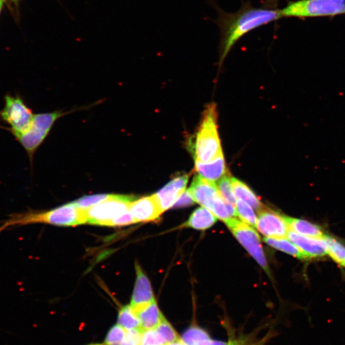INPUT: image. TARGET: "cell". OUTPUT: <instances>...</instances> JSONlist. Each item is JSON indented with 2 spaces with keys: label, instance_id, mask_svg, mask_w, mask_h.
<instances>
[{
  "label": "cell",
  "instance_id": "cell-15",
  "mask_svg": "<svg viewBox=\"0 0 345 345\" xmlns=\"http://www.w3.org/2000/svg\"><path fill=\"white\" fill-rule=\"evenodd\" d=\"M195 170L205 180L213 182L219 180L227 172L224 155L222 153L216 159L207 163L195 160Z\"/></svg>",
  "mask_w": 345,
  "mask_h": 345
},
{
  "label": "cell",
  "instance_id": "cell-25",
  "mask_svg": "<svg viewBox=\"0 0 345 345\" xmlns=\"http://www.w3.org/2000/svg\"><path fill=\"white\" fill-rule=\"evenodd\" d=\"M235 208L237 216L239 217L242 222L251 227H256L257 218L250 205L240 199H237Z\"/></svg>",
  "mask_w": 345,
  "mask_h": 345
},
{
  "label": "cell",
  "instance_id": "cell-12",
  "mask_svg": "<svg viewBox=\"0 0 345 345\" xmlns=\"http://www.w3.org/2000/svg\"><path fill=\"white\" fill-rule=\"evenodd\" d=\"M136 279L131 305L136 313L146 307L150 303L155 301L151 284L147 275L143 271L138 263H136Z\"/></svg>",
  "mask_w": 345,
  "mask_h": 345
},
{
  "label": "cell",
  "instance_id": "cell-31",
  "mask_svg": "<svg viewBox=\"0 0 345 345\" xmlns=\"http://www.w3.org/2000/svg\"><path fill=\"white\" fill-rule=\"evenodd\" d=\"M194 203H195V201H194L193 196H192L190 192L188 190L181 194L180 198L174 205L173 208H182V207L193 206Z\"/></svg>",
  "mask_w": 345,
  "mask_h": 345
},
{
  "label": "cell",
  "instance_id": "cell-13",
  "mask_svg": "<svg viewBox=\"0 0 345 345\" xmlns=\"http://www.w3.org/2000/svg\"><path fill=\"white\" fill-rule=\"evenodd\" d=\"M188 181V175H178L155 194L163 212L173 207L178 199L186 191Z\"/></svg>",
  "mask_w": 345,
  "mask_h": 345
},
{
  "label": "cell",
  "instance_id": "cell-21",
  "mask_svg": "<svg viewBox=\"0 0 345 345\" xmlns=\"http://www.w3.org/2000/svg\"><path fill=\"white\" fill-rule=\"evenodd\" d=\"M265 242L276 250L281 251L288 255L294 256L300 259H307L306 256L300 251L299 248L291 240L285 237L264 238Z\"/></svg>",
  "mask_w": 345,
  "mask_h": 345
},
{
  "label": "cell",
  "instance_id": "cell-36",
  "mask_svg": "<svg viewBox=\"0 0 345 345\" xmlns=\"http://www.w3.org/2000/svg\"><path fill=\"white\" fill-rule=\"evenodd\" d=\"M90 345H102V344H90Z\"/></svg>",
  "mask_w": 345,
  "mask_h": 345
},
{
  "label": "cell",
  "instance_id": "cell-1",
  "mask_svg": "<svg viewBox=\"0 0 345 345\" xmlns=\"http://www.w3.org/2000/svg\"><path fill=\"white\" fill-rule=\"evenodd\" d=\"M281 18L279 10L267 7H255L250 2L243 4L234 13L218 10L217 24L220 31L219 63L222 64L233 46L243 36Z\"/></svg>",
  "mask_w": 345,
  "mask_h": 345
},
{
  "label": "cell",
  "instance_id": "cell-6",
  "mask_svg": "<svg viewBox=\"0 0 345 345\" xmlns=\"http://www.w3.org/2000/svg\"><path fill=\"white\" fill-rule=\"evenodd\" d=\"M282 17H316L345 14V0H299L279 10Z\"/></svg>",
  "mask_w": 345,
  "mask_h": 345
},
{
  "label": "cell",
  "instance_id": "cell-5",
  "mask_svg": "<svg viewBox=\"0 0 345 345\" xmlns=\"http://www.w3.org/2000/svg\"><path fill=\"white\" fill-rule=\"evenodd\" d=\"M4 106L0 110V121L8 127L0 126L15 137L25 133L32 125L34 115L19 94L7 93L4 97Z\"/></svg>",
  "mask_w": 345,
  "mask_h": 345
},
{
  "label": "cell",
  "instance_id": "cell-27",
  "mask_svg": "<svg viewBox=\"0 0 345 345\" xmlns=\"http://www.w3.org/2000/svg\"><path fill=\"white\" fill-rule=\"evenodd\" d=\"M111 194H93L83 197V198L77 199L73 203L78 207V208L84 210H87L98 204L101 203L106 199L110 198Z\"/></svg>",
  "mask_w": 345,
  "mask_h": 345
},
{
  "label": "cell",
  "instance_id": "cell-16",
  "mask_svg": "<svg viewBox=\"0 0 345 345\" xmlns=\"http://www.w3.org/2000/svg\"><path fill=\"white\" fill-rule=\"evenodd\" d=\"M140 329L142 331L150 330L157 328L166 318L157 305L156 301L150 303L136 313Z\"/></svg>",
  "mask_w": 345,
  "mask_h": 345
},
{
  "label": "cell",
  "instance_id": "cell-9",
  "mask_svg": "<svg viewBox=\"0 0 345 345\" xmlns=\"http://www.w3.org/2000/svg\"><path fill=\"white\" fill-rule=\"evenodd\" d=\"M226 224L238 242L269 274L268 263L262 248L260 238L256 231L251 226L236 218H232Z\"/></svg>",
  "mask_w": 345,
  "mask_h": 345
},
{
  "label": "cell",
  "instance_id": "cell-37",
  "mask_svg": "<svg viewBox=\"0 0 345 345\" xmlns=\"http://www.w3.org/2000/svg\"><path fill=\"white\" fill-rule=\"evenodd\" d=\"M13 1H17V0H13Z\"/></svg>",
  "mask_w": 345,
  "mask_h": 345
},
{
  "label": "cell",
  "instance_id": "cell-32",
  "mask_svg": "<svg viewBox=\"0 0 345 345\" xmlns=\"http://www.w3.org/2000/svg\"><path fill=\"white\" fill-rule=\"evenodd\" d=\"M267 338L258 341L250 342L242 339H232L228 342V345H264Z\"/></svg>",
  "mask_w": 345,
  "mask_h": 345
},
{
  "label": "cell",
  "instance_id": "cell-34",
  "mask_svg": "<svg viewBox=\"0 0 345 345\" xmlns=\"http://www.w3.org/2000/svg\"><path fill=\"white\" fill-rule=\"evenodd\" d=\"M277 0H267V4H269V6L271 7H273L275 4H277Z\"/></svg>",
  "mask_w": 345,
  "mask_h": 345
},
{
  "label": "cell",
  "instance_id": "cell-7",
  "mask_svg": "<svg viewBox=\"0 0 345 345\" xmlns=\"http://www.w3.org/2000/svg\"><path fill=\"white\" fill-rule=\"evenodd\" d=\"M65 113L60 112L37 114L34 115L32 125L25 133L14 137L27 152L31 165L34 154L48 136L54 123Z\"/></svg>",
  "mask_w": 345,
  "mask_h": 345
},
{
  "label": "cell",
  "instance_id": "cell-33",
  "mask_svg": "<svg viewBox=\"0 0 345 345\" xmlns=\"http://www.w3.org/2000/svg\"><path fill=\"white\" fill-rule=\"evenodd\" d=\"M165 345H186V344L184 343V341L182 340H181L180 337V339H176V340L175 341L170 342V343H168Z\"/></svg>",
  "mask_w": 345,
  "mask_h": 345
},
{
  "label": "cell",
  "instance_id": "cell-28",
  "mask_svg": "<svg viewBox=\"0 0 345 345\" xmlns=\"http://www.w3.org/2000/svg\"><path fill=\"white\" fill-rule=\"evenodd\" d=\"M126 331L118 324L113 326L106 336L105 344L120 345L125 338Z\"/></svg>",
  "mask_w": 345,
  "mask_h": 345
},
{
  "label": "cell",
  "instance_id": "cell-4",
  "mask_svg": "<svg viewBox=\"0 0 345 345\" xmlns=\"http://www.w3.org/2000/svg\"><path fill=\"white\" fill-rule=\"evenodd\" d=\"M189 191L194 201L209 209L218 219L225 223L237 216L235 207L223 200L217 186L213 181L205 180L200 176H196L194 178Z\"/></svg>",
  "mask_w": 345,
  "mask_h": 345
},
{
  "label": "cell",
  "instance_id": "cell-20",
  "mask_svg": "<svg viewBox=\"0 0 345 345\" xmlns=\"http://www.w3.org/2000/svg\"><path fill=\"white\" fill-rule=\"evenodd\" d=\"M231 181L236 198L246 202L258 212L264 209L258 197L246 184L233 177L231 178Z\"/></svg>",
  "mask_w": 345,
  "mask_h": 345
},
{
  "label": "cell",
  "instance_id": "cell-22",
  "mask_svg": "<svg viewBox=\"0 0 345 345\" xmlns=\"http://www.w3.org/2000/svg\"><path fill=\"white\" fill-rule=\"evenodd\" d=\"M323 238L328 248V255L339 266L345 267V246L332 236L326 235Z\"/></svg>",
  "mask_w": 345,
  "mask_h": 345
},
{
  "label": "cell",
  "instance_id": "cell-23",
  "mask_svg": "<svg viewBox=\"0 0 345 345\" xmlns=\"http://www.w3.org/2000/svg\"><path fill=\"white\" fill-rule=\"evenodd\" d=\"M117 322L126 331L140 329V323L137 314L131 305L124 306L119 311Z\"/></svg>",
  "mask_w": 345,
  "mask_h": 345
},
{
  "label": "cell",
  "instance_id": "cell-18",
  "mask_svg": "<svg viewBox=\"0 0 345 345\" xmlns=\"http://www.w3.org/2000/svg\"><path fill=\"white\" fill-rule=\"evenodd\" d=\"M290 230L306 237L322 238L326 235L322 228L307 220L286 216Z\"/></svg>",
  "mask_w": 345,
  "mask_h": 345
},
{
  "label": "cell",
  "instance_id": "cell-3",
  "mask_svg": "<svg viewBox=\"0 0 345 345\" xmlns=\"http://www.w3.org/2000/svg\"><path fill=\"white\" fill-rule=\"evenodd\" d=\"M194 159L207 163L216 159L222 154L217 129V113L216 105L207 106L193 145Z\"/></svg>",
  "mask_w": 345,
  "mask_h": 345
},
{
  "label": "cell",
  "instance_id": "cell-17",
  "mask_svg": "<svg viewBox=\"0 0 345 345\" xmlns=\"http://www.w3.org/2000/svg\"><path fill=\"white\" fill-rule=\"evenodd\" d=\"M217 222V217L205 207H199L189 217L188 221L181 227L191 228L194 230H206L211 228Z\"/></svg>",
  "mask_w": 345,
  "mask_h": 345
},
{
  "label": "cell",
  "instance_id": "cell-35",
  "mask_svg": "<svg viewBox=\"0 0 345 345\" xmlns=\"http://www.w3.org/2000/svg\"><path fill=\"white\" fill-rule=\"evenodd\" d=\"M5 0H0V14L2 11L3 7H4Z\"/></svg>",
  "mask_w": 345,
  "mask_h": 345
},
{
  "label": "cell",
  "instance_id": "cell-30",
  "mask_svg": "<svg viewBox=\"0 0 345 345\" xmlns=\"http://www.w3.org/2000/svg\"><path fill=\"white\" fill-rule=\"evenodd\" d=\"M134 218L130 212H127L126 213L121 215L115 218L109 223L108 227H120V226L130 225L134 224Z\"/></svg>",
  "mask_w": 345,
  "mask_h": 345
},
{
  "label": "cell",
  "instance_id": "cell-26",
  "mask_svg": "<svg viewBox=\"0 0 345 345\" xmlns=\"http://www.w3.org/2000/svg\"><path fill=\"white\" fill-rule=\"evenodd\" d=\"M169 343L157 328L142 331L141 345H165Z\"/></svg>",
  "mask_w": 345,
  "mask_h": 345
},
{
  "label": "cell",
  "instance_id": "cell-2",
  "mask_svg": "<svg viewBox=\"0 0 345 345\" xmlns=\"http://www.w3.org/2000/svg\"><path fill=\"white\" fill-rule=\"evenodd\" d=\"M43 224L72 227L86 224L84 209L74 203L65 205L47 211H28L10 214L0 225V233L12 227L33 224Z\"/></svg>",
  "mask_w": 345,
  "mask_h": 345
},
{
  "label": "cell",
  "instance_id": "cell-24",
  "mask_svg": "<svg viewBox=\"0 0 345 345\" xmlns=\"http://www.w3.org/2000/svg\"><path fill=\"white\" fill-rule=\"evenodd\" d=\"M230 176L226 175L217 181V188L220 196L226 203L235 207L237 198L233 193Z\"/></svg>",
  "mask_w": 345,
  "mask_h": 345
},
{
  "label": "cell",
  "instance_id": "cell-10",
  "mask_svg": "<svg viewBox=\"0 0 345 345\" xmlns=\"http://www.w3.org/2000/svg\"><path fill=\"white\" fill-rule=\"evenodd\" d=\"M256 228L261 234L272 238L286 237L290 230L286 216L266 209L258 212Z\"/></svg>",
  "mask_w": 345,
  "mask_h": 345
},
{
  "label": "cell",
  "instance_id": "cell-14",
  "mask_svg": "<svg viewBox=\"0 0 345 345\" xmlns=\"http://www.w3.org/2000/svg\"><path fill=\"white\" fill-rule=\"evenodd\" d=\"M287 238L291 240L308 259L320 258L328 255V248L324 238L306 237L289 230Z\"/></svg>",
  "mask_w": 345,
  "mask_h": 345
},
{
  "label": "cell",
  "instance_id": "cell-29",
  "mask_svg": "<svg viewBox=\"0 0 345 345\" xmlns=\"http://www.w3.org/2000/svg\"><path fill=\"white\" fill-rule=\"evenodd\" d=\"M142 331L141 329L127 331L125 338L120 345H141Z\"/></svg>",
  "mask_w": 345,
  "mask_h": 345
},
{
  "label": "cell",
  "instance_id": "cell-19",
  "mask_svg": "<svg viewBox=\"0 0 345 345\" xmlns=\"http://www.w3.org/2000/svg\"><path fill=\"white\" fill-rule=\"evenodd\" d=\"M181 339L186 345H228V343L211 338L206 331L198 326L187 329Z\"/></svg>",
  "mask_w": 345,
  "mask_h": 345
},
{
  "label": "cell",
  "instance_id": "cell-8",
  "mask_svg": "<svg viewBox=\"0 0 345 345\" xmlns=\"http://www.w3.org/2000/svg\"><path fill=\"white\" fill-rule=\"evenodd\" d=\"M134 199L132 196L111 194L106 200L85 210L86 224L108 227L111 220L129 211Z\"/></svg>",
  "mask_w": 345,
  "mask_h": 345
},
{
  "label": "cell",
  "instance_id": "cell-11",
  "mask_svg": "<svg viewBox=\"0 0 345 345\" xmlns=\"http://www.w3.org/2000/svg\"><path fill=\"white\" fill-rule=\"evenodd\" d=\"M129 212L136 223L156 221L164 212L155 194L134 199L130 205Z\"/></svg>",
  "mask_w": 345,
  "mask_h": 345
}]
</instances>
